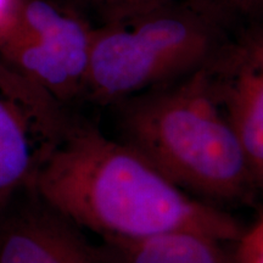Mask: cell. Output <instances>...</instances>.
I'll use <instances>...</instances> for the list:
<instances>
[{
    "label": "cell",
    "mask_w": 263,
    "mask_h": 263,
    "mask_svg": "<svg viewBox=\"0 0 263 263\" xmlns=\"http://www.w3.org/2000/svg\"><path fill=\"white\" fill-rule=\"evenodd\" d=\"M29 186L103 241L195 230L232 244L244 230L234 216L179 188L123 140L76 120L45 149Z\"/></svg>",
    "instance_id": "cell-1"
},
{
    "label": "cell",
    "mask_w": 263,
    "mask_h": 263,
    "mask_svg": "<svg viewBox=\"0 0 263 263\" xmlns=\"http://www.w3.org/2000/svg\"><path fill=\"white\" fill-rule=\"evenodd\" d=\"M209 64L117 104L121 140L190 195L221 209L250 205L261 193Z\"/></svg>",
    "instance_id": "cell-2"
},
{
    "label": "cell",
    "mask_w": 263,
    "mask_h": 263,
    "mask_svg": "<svg viewBox=\"0 0 263 263\" xmlns=\"http://www.w3.org/2000/svg\"><path fill=\"white\" fill-rule=\"evenodd\" d=\"M215 15L177 0L94 27L84 97L117 105L203 67L221 49Z\"/></svg>",
    "instance_id": "cell-3"
},
{
    "label": "cell",
    "mask_w": 263,
    "mask_h": 263,
    "mask_svg": "<svg viewBox=\"0 0 263 263\" xmlns=\"http://www.w3.org/2000/svg\"><path fill=\"white\" fill-rule=\"evenodd\" d=\"M71 121L64 104L0 59V216Z\"/></svg>",
    "instance_id": "cell-4"
},
{
    "label": "cell",
    "mask_w": 263,
    "mask_h": 263,
    "mask_svg": "<svg viewBox=\"0 0 263 263\" xmlns=\"http://www.w3.org/2000/svg\"><path fill=\"white\" fill-rule=\"evenodd\" d=\"M0 263H116L104 244L43 201L31 186L0 216Z\"/></svg>",
    "instance_id": "cell-5"
},
{
    "label": "cell",
    "mask_w": 263,
    "mask_h": 263,
    "mask_svg": "<svg viewBox=\"0 0 263 263\" xmlns=\"http://www.w3.org/2000/svg\"><path fill=\"white\" fill-rule=\"evenodd\" d=\"M217 98L238 136L263 197V29L209 64Z\"/></svg>",
    "instance_id": "cell-6"
},
{
    "label": "cell",
    "mask_w": 263,
    "mask_h": 263,
    "mask_svg": "<svg viewBox=\"0 0 263 263\" xmlns=\"http://www.w3.org/2000/svg\"><path fill=\"white\" fill-rule=\"evenodd\" d=\"M34 39L85 87L94 27L77 10L51 0H17L8 28Z\"/></svg>",
    "instance_id": "cell-7"
},
{
    "label": "cell",
    "mask_w": 263,
    "mask_h": 263,
    "mask_svg": "<svg viewBox=\"0 0 263 263\" xmlns=\"http://www.w3.org/2000/svg\"><path fill=\"white\" fill-rule=\"evenodd\" d=\"M116 263H233L227 242L195 230L103 241Z\"/></svg>",
    "instance_id": "cell-8"
},
{
    "label": "cell",
    "mask_w": 263,
    "mask_h": 263,
    "mask_svg": "<svg viewBox=\"0 0 263 263\" xmlns=\"http://www.w3.org/2000/svg\"><path fill=\"white\" fill-rule=\"evenodd\" d=\"M82 8L99 16L101 25L122 22L163 8L177 0H74Z\"/></svg>",
    "instance_id": "cell-9"
},
{
    "label": "cell",
    "mask_w": 263,
    "mask_h": 263,
    "mask_svg": "<svg viewBox=\"0 0 263 263\" xmlns=\"http://www.w3.org/2000/svg\"><path fill=\"white\" fill-rule=\"evenodd\" d=\"M232 245L233 263H263V211Z\"/></svg>",
    "instance_id": "cell-10"
},
{
    "label": "cell",
    "mask_w": 263,
    "mask_h": 263,
    "mask_svg": "<svg viewBox=\"0 0 263 263\" xmlns=\"http://www.w3.org/2000/svg\"><path fill=\"white\" fill-rule=\"evenodd\" d=\"M213 11H224L239 16H256L263 14V0H206Z\"/></svg>",
    "instance_id": "cell-11"
},
{
    "label": "cell",
    "mask_w": 263,
    "mask_h": 263,
    "mask_svg": "<svg viewBox=\"0 0 263 263\" xmlns=\"http://www.w3.org/2000/svg\"><path fill=\"white\" fill-rule=\"evenodd\" d=\"M17 0H0V34L8 28L14 17Z\"/></svg>",
    "instance_id": "cell-12"
}]
</instances>
